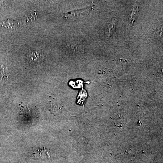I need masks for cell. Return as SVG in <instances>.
<instances>
[{
    "mask_svg": "<svg viewBox=\"0 0 163 163\" xmlns=\"http://www.w3.org/2000/svg\"><path fill=\"white\" fill-rule=\"evenodd\" d=\"M26 58L30 64L35 65L40 62L42 56L40 53L36 50H31L27 53Z\"/></svg>",
    "mask_w": 163,
    "mask_h": 163,
    "instance_id": "cell-1",
    "label": "cell"
},
{
    "mask_svg": "<svg viewBox=\"0 0 163 163\" xmlns=\"http://www.w3.org/2000/svg\"><path fill=\"white\" fill-rule=\"evenodd\" d=\"M18 26V23L15 19H8L0 22V27L7 30H14Z\"/></svg>",
    "mask_w": 163,
    "mask_h": 163,
    "instance_id": "cell-2",
    "label": "cell"
},
{
    "mask_svg": "<svg viewBox=\"0 0 163 163\" xmlns=\"http://www.w3.org/2000/svg\"><path fill=\"white\" fill-rule=\"evenodd\" d=\"M90 10V8H86L83 10H75L72 12H68L64 14V17L65 18L70 19L77 18L85 16L89 12Z\"/></svg>",
    "mask_w": 163,
    "mask_h": 163,
    "instance_id": "cell-3",
    "label": "cell"
},
{
    "mask_svg": "<svg viewBox=\"0 0 163 163\" xmlns=\"http://www.w3.org/2000/svg\"><path fill=\"white\" fill-rule=\"evenodd\" d=\"M37 16L35 11H32L27 13L24 16V21L25 24H29L33 22L37 19Z\"/></svg>",
    "mask_w": 163,
    "mask_h": 163,
    "instance_id": "cell-4",
    "label": "cell"
},
{
    "mask_svg": "<svg viewBox=\"0 0 163 163\" xmlns=\"http://www.w3.org/2000/svg\"><path fill=\"white\" fill-rule=\"evenodd\" d=\"M35 156L41 159H47L49 157V155L47 150L44 151L43 150L40 149L35 152Z\"/></svg>",
    "mask_w": 163,
    "mask_h": 163,
    "instance_id": "cell-5",
    "label": "cell"
}]
</instances>
